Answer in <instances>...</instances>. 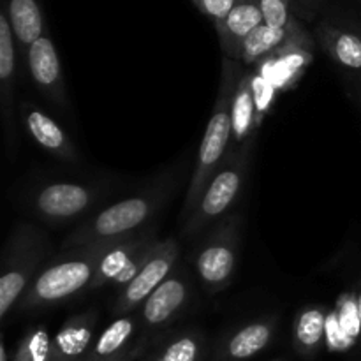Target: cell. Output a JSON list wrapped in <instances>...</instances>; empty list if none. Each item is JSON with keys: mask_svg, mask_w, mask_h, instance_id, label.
<instances>
[{"mask_svg": "<svg viewBox=\"0 0 361 361\" xmlns=\"http://www.w3.org/2000/svg\"><path fill=\"white\" fill-rule=\"evenodd\" d=\"M118 238L67 249L35 275L34 282L18 303L21 310H41L67 302L81 291H90L102 256Z\"/></svg>", "mask_w": 361, "mask_h": 361, "instance_id": "cell-2", "label": "cell"}, {"mask_svg": "<svg viewBox=\"0 0 361 361\" xmlns=\"http://www.w3.org/2000/svg\"><path fill=\"white\" fill-rule=\"evenodd\" d=\"M358 2H360V4H361V0H358Z\"/></svg>", "mask_w": 361, "mask_h": 361, "instance_id": "cell-33", "label": "cell"}, {"mask_svg": "<svg viewBox=\"0 0 361 361\" xmlns=\"http://www.w3.org/2000/svg\"><path fill=\"white\" fill-rule=\"evenodd\" d=\"M178 257L180 243L175 238L159 240L140 274L118 291V296L113 303V314L116 317H123L140 309L148 296L176 270Z\"/></svg>", "mask_w": 361, "mask_h": 361, "instance_id": "cell-9", "label": "cell"}, {"mask_svg": "<svg viewBox=\"0 0 361 361\" xmlns=\"http://www.w3.org/2000/svg\"><path fill=\"white\" fill-rule=\"evenodd\" d=\"M302 28V25H296L293 28H277L263 23L247 37L245 44L242 49V59L240 62L252 66V63L263 62L268 56L274 55L275 51L282 48L296 32Z\"/></svg>", "mask_w": 361, "mask_h": 361, "instance_id": "cell-21", "label": "cell"}, {"mask_svg": "<svg viewBox=\"0 0 361 361\" xmlns=\"http://www.w3.org/2000/svg\"><path fill=\"white\" fill-rule=\"evenodd\" d=\"M254 145L243 147L242 150L229 152L224 166L219 169L208 187L204 189L196 210L182 224V236L185 240H194L222 221V215L229 212L236 197L242 192L250 168Z\"/></svg>", "mask_w": 361, "mask_h": 361, "instance_id": "cell-5", "label": "cell"}, {"mask_svg": "<svg viewBox=\"0 0 361 361\" xmlns=\"http://www.w3.org/2000/svg\"><path fill=\"white\" fill-rule=\"evenodd\" d=\"M274 361H284V360H281V358H279V360H274Z\"/></svg>", "mask_w": 361, "mask_h": 361, "instance_id": "cell-32", "label": "cell"}, {"mask_svg": "<svg viewBox=\"0 0 361 361\" xmlns=\"http://www.w3.org/2000/svg\"><path fill=\"white\" fill-rule=\"evenodd\" d=\"M264 23L277 28H293L303 18V9L298 0H259Z\"/></svg>", "mask_w": 361, "mask_h": 361, "instance_id": "cell-24", "label": "cell"}, {"mask_svg": "<svg viewBox=\"0 0 361 361\" xmlns=\"http://www.w3.org/2000/svg\"><path fill=\"white\" fill-rule=\"evenodd\" d=\"M303 9V20H314L316 14L323 9L324 0H298Z\"/></svg>", "mask_w": 361, "mask_h": 361, "instance_id": "cell-27", "label": "cell"}, {"mask_svg": "<svg viewBox=\"0 0 361 361\" xmlns=\"http://www.w3.org/2000/svg\"><path fill=\"white\" fill-rule=\"evenodd\" d=\"M99 312L87 310L69 317L51 338L49 361H78L88 355Z\"/></svg>", "mask_w": 361, "mask_h": 361, "instance_id": "cell-15", "label": "cell"}, {"mask_svg": "<svg viewBox=\"0 0 361 361\" xmlns=\"http://www.w3.org/2000/svg\"><path fill=\"white\" fill-rule=\"evenodd\" d=\"M104 194L101 187L88 183H48L32 194V212L49 224H67L88 214Z\"/></svg>", "mask_w": 361, "mask_h": 361, "instance_id": "cell-8", "label": "cell"}, {"mask_svg": "<svg viewBox=\"0 0 361 361\" xmlns=\"http://www.w3.org/2000/svg\"><path fill=\"white\" fill-rule=\"evenodd\" d=\"M136 328V317L133 314L118 317L113 321L95 341L88 355L85 356L87 361H111L118 356L126 355L127 344Z\"/></svg>", "mask_w": 361, "mask_h": 361, "instance_id": "cell-22", "label": "cell"}, {"mask_svg": "<svg viewBox=\"0 0 361 361\" xmlns=\"http://www.w3.org/2000/svg\"><path fill=\"white\" fill-rule=\"evenodd\" d=\"M324 334H326V312L323 307H305L295 317L293 326V342L295 349L305 358H312L323 348Z\"/></svg>", "mask_w": 361, "mask_h": 361, "instance_id": "cell-20", "label": "cell"}, {"mask_svg": "<svg viewBox=\"0 0 361 361\" xmlns=\"http://www.w3.org/2000/svg\"><path fill=\"white\" fill-rule=\"evenodd\" d=\"M51 353V338L44 326H35L25 334L18 344L11 361H49Z\"/></svg>", "mask_w": 361, "mask_h": 361, "instance_id": "cell-25", "label": "cell"}, {"mask_svg": "<svg viewBox=\"0 0 361 361\" xmlns=\"http://www.w3.org/2000/svg\"><path fill=\"white\" fill-rule=\"evenodd\" d=\"M25 62H27L28 74H30L35 88L55 108L69 109V95H67L62 63H60L59 51H56L48 30L28 48Z\"/></svg>", "mask_w": 361, "mask_h": 361, "instance_id": "cell-11", "label": "cell"}, {"mask_svg": "<svg viewBox=\"0 0 361 361\" xmlns=\"http://www.w3.org/2000/svg\"><path fill=\"white\" fill-rule=\"evenodd\" d=\"M240 243V217L226 215L201 242L194 257V268L204 291L215 295L229 288L236 270Z\"/></svg>", "mask_w": 361, "mask_h": 361, "instance_id": "cell-6", "label": "cell"}, {"mask_svg": "<svg viewBox=\"0 0 361 361\" xmlns=\"http://www.w3.org/2000/svg\"><path fill=\"white\" fill-rule=\"evenodd\" d=\"M203 355V337L197 331L175 334L150 361H200Z\"/></svg>", "mask_w": 361, "mask_h": 361, "instance_id": "cell-23", "label": "cell"}, {"mask_svg": "<svg viewBox=\"0 0 361 361\" xmlns=\"http://www.w3.org/2000/svg\"><path fill=\"white\" fill-rule=\"evenodd\" d=\"M256 76L252 73H245L240 76L236 85L235 95H233V141L235 147L229 152L242 150L243 147L254 145L256 136V115H257V99L256 87H254Z\"/></svg>", "mask_w": 361, "mask_h": 361, "instance_id": "cell-18", "label": "cell"}, {"mask_svg": "<svg viewBox=\"0 0 361 361\" xmlns=\"http://www.w3.org/2000/svg\"><path fill=\"white\" fill-rule=\"evenodd\" d=\"M78 361H87V360H85V358H81V360H78Z\"/></svg>", "mask_w": 361, "mask_h": 361, "instance_id": "cell-31", "label": "cell"}, {"mask_svg": "<svg viewBox=\"0 0 361 361\" xmlns=\"http://www.w3.org/2000/svg\"><path fill=\"white\" fill-rule=\"evenodd\" d=\"M263 23L259 0H236L228 16L214 23L226 59L240 62L247 37Z\"/></svg>", "mask_w": 361, "mask_h": 361, "instance_id": "cell-14", "label": "cell"}, {"mask_svg": "<svg viewBox=\"0 0 361 361\" xmlns=\"http://www.w3.org/2000/svg\"><path fill=\"white\" fill-rule=\"evenodd\" d=\"M240 76H242L240 74V63L236 60L226 59L224 56V60H222L221 85H219L214 111H212L207 130H204V136L201 140L196 166H194L192 176H190L189 187H187L185 197H183V208L182 214H180L182 224L196 210L204 189L214 180L219 169L224 166L229 150H231L233 95H235Z\"/></svg>", "mask_w": 361, "mask_h": 361, "instance_id": "cell-1", "label": "cell"}, {"mask_svg": "<svg viewBox=\"0 0 361 361\" xmlns=\"http://www.w3.org/2000/svg\"><path fill=\"white\" fill-rule=\"evenodd\" d=\"M279 317L264 316L233 331L219 349V361H243L259 355L274 341Z\"/></svg>", "mask_w": 361, "mask_h": 361, "instance_id": "cell-16", "label": "cell"}, {"mask_svg": "<svg viewBox=\"0 0 361 361\" xmlns=\"http://www.w3.org/2000/svg\"><path fill=\"white\" fill-rule=\"evenodd\" d=\"M190 298V282L183 270H175L141 305V319L148 330L169 326L185 310Z\"/></svg>", "mask_w": 361, "mask_h": 361, "instance_id": "cell-12", "label": "cell"}, {"mask_svg": "<svg viewBox=\"0 0 361 361\" xmlns=\"http://www.w3.org/2000/svg\"><path fill=\"white\" fill-rule=\"evenodd\" d=\"M137 351H130V353H126V355L118 356V358L111 360V361H134V358H136Z\"/></svg>", "mask_w": 361, "mask_h": 361, "instance_id": "cell-29", "label": "cell"}, {"mask_svg": "<svg viewBox=\"0 0 361 361\" xmlns=\"http://www.w3.org/2000/svg\"><path fill=\"white\" fill-rule=\"evenodd\" d=\"M314 34L331 60L345 69L361 73V30L334 20H323L316 25Z\"/></svg>", "mask_w": 361, "mask_h": 361, "instance_id": "cell-17", "label": "cell"}, {"mask_svg": "<svg viewBox=\"0 0 361 361\" xmlns=\"http://www.w3.org/2000/svg\"><path fill=\"white\" fill-rule=\"evenodd\" d=\"M2 7L9 18L18 53L25 60L28 48L48 30L41 0H2Z\"/></svg>", "mask_w": 361, "mask_h": 361, "instance_id": "cell-19", "label": "cell"}, {"mask_svg": "<svg viewBox=\"0 0 361 361\" xmlns=\"http://www.w3.org/2000/svg\"><path fill=\"white\" fill-rule=\"evenodd\" d=\"M171 180H159L143 192L104 208L74 229L62 243V250L90 245L109 238L133 235L150 224L171 196Z\"/></svg>", "mask_w": 361, "mask_h": 361, "instance_id": "cell-3", "label": "cell"}, {"mask_svg": "<svg viewBox=\"0 0 361 361\" xmlns=\"http://www.w3.org/2000/svg\"><path fill=\"white\" fill-rule=\"evenodd\" d=\"M196 9L210 18L212 21H219L229 14V11L235 7L236 0H192Z\"/></svg>", "mask_w": 361, "mask_h": 361, "instance_id": "cell-26", "label": "cell"}, {"mask_svg": "<svg viewBox=\"0 0 361 361\" xmlns=\"http://www.w3.org/2000/svg\"><path fill=\"white\" fill-rule=\"evenodd\" d=\"M0 361H9V351H7V344L4 338L0 342Z\"/></svg>", "mask_w": 361, "mask_h": 361, "instance_id": "cell-28", "label": "cell"}, {"mask_svg": "<svg viewBox=\"0 0 361 361\" xmlns=\"http://www.w3.org/2000/svg\"><path fill=\"white\" fill-rule=\"evenodd\" d=\"M157 242L152 226L133 235L120 236L111 249L102 256L90 289H99L104 286H115L118 289L126 288L145 267Z\"/></svg>", "mask_w": 361, "mask_h": 361, "instance_id": "cell-7", "label": "cell"}, {"mask_svg": "<svg viewBox=\"0 0 361 361\" xmlns=\"http://www.w3.org/2000/svg\"><path fill=\"white\" fill-rule=\"evenodd\" d=\"M20 116L23 122L25 130L28 136L39 145L44 152L56 157L63 162H78L80 161V152L76 145L73 143L66 130L55 122L49 115H46L39 106L34 102L23 101L20 102Z\"/></svg>", "mask_w": 361, "mask_h": 361, "instance_id": "cell-13", "label": "cell"}, {"mask_svg": "<svg viewBox=\"0 0 361 361\" xmlns=\"http://www.w3.org/2000/svg\"><path fill=\"white\" fill-rule=\"evenodd\" d=\"M360 321H361V302H360Z\"/></svg>", "mask_w": 361, "mask_h": 361, "instance_id": "cell-30", "label": "cell"}, {"mask_svg": "<svg viewBox=\"0 0 361 361\" xmlns=\"http://www.w3.org/2000/svg\"><path fill=\"white\" fill-rule=\"evenodd\" d=\"M48 252V238L34 224L18 222L4 247L0 271V319L20 303Z\"/></svg>", "mask_w": 361, "mask_h": 361, "instance_id": "cell-4", "label": "cell"}, {"mask_svg": "<svg viewBox=\"0 0 361 361\" xmlns=\"http://www.w3.org/2000/svg\"><path fill=\"white\" fill-rule=\"evenodd\" d=\"M18 46L6 9L0 4V111L4 137L11 159L16 157L18 140L14 126V92L18 83Z\"/></svg>", "mask_w": 361, "mask_h": 361, "instance_id": "cell-10", "label": "cell"}]
</instances>
